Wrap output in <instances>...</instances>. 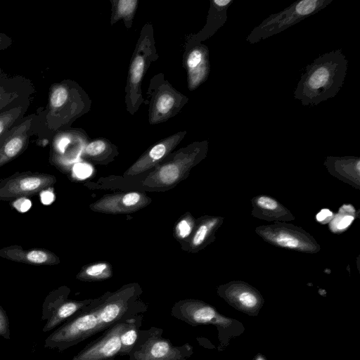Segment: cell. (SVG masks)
Instances as JSON below:
<instances>
[{
  "instance_id": "1",
  "label": "cell",
  "mask_w": 360,
  "mask_h": 360,
  "mask_svg": "<svg viewBox=\"0 0 360 360\" xmlns=\"http://www.w3.org/2000/svg\"><path fill=\"white\" fill-rule=\"evenodd\" d=\"M348 60L340 49L330 51L309 64L293 96L303 105L313 106L335 97L343 86Z\"/></svg>"
},
{
  "instance_id": "2",
  "label": "cell",
  "mask_w": 360,
  "mask_h": 360,
  "mask_svg": "<svg viewBox=\"0 0 360 360\" xmlns=\"http://www.w3.org/2000/svg\"><path fill=\"white\" fill-rule=\"evenodd\" d=\"M171 314L193 326H216L219 350L224 349L230 340L242 334L245 329L240 321L219 314L214 307L198 300L186 299L177 302L172 308Z\"/></svg>"
},
{
  "instance_id": "3",
  "label": "cell",
  "mask_w": 360,
  "mask_h": 360,
  "mask_svg": "<svg viewBox=\"0 0 360 360\" xmlns=\"http://www.w3.org/2000/svg\"><path fill=\"white\" fill-rule=\"evenodd\" d=\"M100 297L71 316L56 328L44 340V347L63 352L99 332L96 307Z\"/></svg>"
},
{
  "instance_id": "4",
  "label": "cell",
  "mask_w": 360,
  "mask_h": 360,
  "mask_svg": "<svg viewBox=\"0 0 360 360\" xmlns=\"http://www.w3.org/2000/svg\"><path fill=\"white\" fill-rule=\"evenodd\" d=\"M333 0L296 1L283 11L273 13L255 27L246 37L251 44L278 34L319 13Z\"/></svg>"
},
{
  "instance_id": "5",
  "label": "cell",
  "mask_w": 360,
  "mask_h": 360,
  "mask_svg": "<svg viewBox=\"0 0 360 360\" xmlns=\"http://www.w3.org/2000/svg\"><path fill=\"white\" fill-rule=\"evenodd\" d=\"M139 292V289L132 285L101 297L96 309L99 332L146 311L147 305L138 300Z\"/></svg>"
},
{
  "instance_id": "6",
  "label": "cell",
  "mask_w": 360,
  "mask_h": 360,
  "mask_svg": "<svg viewBox=\"0 0 360 360\" xmlns=\"http://www.w3.org/2000/svg\"><path fill=\"white\" fill-rule=\"evenodd\" d=\"M162 333L163 330L155 326L140 329L128 355L129 360H188L193 354V348L190 344L175 346Z\"/></svg>"
},
{
  "instance_id": "7",
  "label": "cell",
  "mask_w": 360,
  "mask_h": 360,
  "mask_svg": "<svg viewBox=\"0 0 360 360\" xmlns=\"http://www.w3.org/2000/svg\"><path fill=\"white\" fill-rule=\"evenodd\" d=\"M68 292L65 290H58L51 292L42 305L41 318L46 321L43 326L44 333L49 332L71 316L89 305L93 299L72 300L68 299Z\"/></svg>"
},
{
  "instance_id": "8",
  "label": "cell",
  "mask_w": 360,
  "mask_h": 360,
  "mask_svg": "<svg viewBox=\"0 0 360 360\" xmlns=\"http://www.w3.org/2000/svg\"><path fill=\"white\" fill-rule=\"evenodd\" d=\"M128 319L118 322L105 330L101 336L77 353L71 360H115L120 356L121 350L120 335Z\"/></svg>"
},
{
  "instance_id": "9",
  "label": "cell",
  "mask_w": 360,
  "mask_h": 360,
  "mask_svg": "<svg viewBox=\"0 0 360 360\" xmlns=\"http://www.w3.org/2000/svg\"><path fill=\"white\" fill-rule=\"evenodd\" d=\"M56 182L53 176L25 173L5 179L0 183V200H9L32 195L47 189Z\"/></svg>"
},
{
  "instance_id": "10",
  "label": "cell",
  "mask_w": 360,
  "mask_h": 360,
  "mask_svg": "<svg viewBox=\"0 0 360 360\" xmlns=\"http://www.w3.org/2000/svg\"><path fill=\"white\" fill-rule=\"evenodd\" d=\"M37 118L30 115L0 139V167L17 158L27 147Z\"/></svg>"
},
{
  "instance_id": "11",
  "label": "cell",
  "mask_w": 360,
  "mask_h": 360,
  "mask_svg": "<svg viewBox=\"0 0 360 360\" xmlns=\"http://www.w3.org/2000/svg\"><path fill=\"white\" fill-rule=\"evenodd\" d=\"M219 295L236 309L250 316L258 315L264 304L260 293L249 285L234 282L219 288Z\"/></svg>"
},
{
  "instance_id": "12",
  "label": "cell",
  "mask_w": 360,
  "mask_h": 360,
  "mask_svg": "<svg viewBox=\"0 0 360 360\" xmlns=\"http://www.w3.org/2000/svg\"><path fill=\"white\" fill-rule=\"evenodd\" d=\"M207 148V142H202L198 146L193 152L182 160L169 162L161 167L155 174L152 179L158 185H172L179 181L183 172L194 162L196 157Z\"/></svg>"
},
{
  "instance_id": "13",
  "label": "cell",
  "mask_w": 360,
  "mask_h": 360,
  "mask_svg": "<svg viewBox=\"0 0 360 360\" xmlns=\"http://www.w3.org/2000/svg\"><path fill=\"white\" fill-rule=\"evenodd\" d=\"M184 134H176L155 145L129 169L127 174L134 175L153 167L178 144Z\"/></svg>"
},
{
  "instance_id": "14",
  "label": "cell",
  "mask_w": 360,
  "mask_h": 360,
  "mask_svg": "<svg viewBox=\"0 0 360 360\" xmlns=\"http://www.w3.org/2000/svg\"><path fill=\"white\" fill-rule=\"evenodd\" d=\"M0 255L12 261L31 264H56L58 259L53 252L43 249L24 250L18 246H11L0 250Z\"/></svg>"
},
{
  "instance_id": "15",
  "label": "cell",
  "mask_w": 360,
  "mask_h": 360,
  "mask_svg": "<svg viewBox=\"0 0 360 360\" xmlns=\"http://www.w3.org/2000/svg\"><path fill=\"white\" fill-rule=\"evenodd\" d=\"M187 65L189 69L190 85L195 88L206 79L209 74L207 48L200 46L193 49L188 56Z\"/></svg>"
},
{
  "instance_id": "16",
  "label": "cell",
  "mask_w": 360,
  "mask_h": 360,
  "mask_svg": "<svg viewBox=\"0 0 360 360\" xmlns=\"http://www.w3.org/2000/svg\"><path fill=\"white\" fill-rule=\"evenodd\" d=\"M234 0H212L207 16V22L198 34L200 40L213 35L227 20V10Z\"/></svg>"
},
{
  "instance_id": "17",
  "label": "cell",
  "mask_w": 360,
  "mask_h": 360,
  "mask_svg": "<svg viewBox=\"0 0 360 360\" xmlns=\"http://www.w3.org/2000/svg\"><path fill=\"white\" fill-rule=\"evenodd\" d=\"M266 238L276 245L285 248L297 250H310V243L302 234L285 229H271L264 234Z\"/></svg>"
},
{
  "instance_id": "18",
  "label": "cell",
  "mask_w": 360,
  "mask_h": 360,
  "mask_svg": "<svg viewBox=\"0 0 360 360\" xmlns=\"http://www.w3.org/2000/svg\"><path fill=\"white\" fill-rule=\"evenodd\" d=\"M143 314H140L127 320L120 335L121 350L120 356L129 355L134 347L142 325Z\"/></svg>"
},
{
  "instance_id": "19",
  "label": "cell",
  "mask_w": 360,
  "mask_h": 360,
  "mask_svg": "<svg viewBox=\"0 0 360 360\" xmlns=\"http://www.w3.org/2000/svg\"><path fill=\"white\" fill-rule=\"evenodd\" d=\"M28 101L27 98L0 112V139L23 120Z\"/></svg>"
},
{
  "instance_id": "20",
  "label": "cell",
  "mask_w": 360,
  "mask_h": 360,
  "mask_svg": "<svg viewBox=\"0 0 360 360\" xmlns=\"http://www.w3.org/2000/svg\"><path fill=\"white\" fill-rule=\"evenodd\" d=\"M13 81L0 79V112L28 98H22V90Z\"/></svg>"
},
{
  "instance_id": "21",
  "label": "cell",
  "mask_w": 360,
  "mask_h": 360,
  "mask_svg": "<svg viewBox=\"0 0 360 360\" xmlns=\"http://www.w3.org/2000/svg\"><path fill=\"white\" fill-rule=\"evenodd\" d=\"M354 209L351 205H343L339 213L331 220L330 228L333 232L347 229L354 219Z\"/></svg>"
},
{
  "instance_id": "22",
  "label": "cell",
  "mask_w": 360,
  "mask_h": 360,
  "mask_svg": "<svg viewBox=\"0 0 360 360\" xmlns=\"http://www.w3.org/2000/svg\"><path fill=\"white\" fill-rule=\"evenodd\" d=\"M108 266L105 263H98L88 266L82 271L78 278L81 280L92 281L106 278L110 276L107 270Z\"/></svg>"
},
{
  "instance_id": "23",
  "label": "cell",
  "mask_w": 360,
  "mask_h": 360,
  "mask_svg": "<svg viewBox=\"0 0 360 360\" xmlns=\"http://www.w3.org/2000/svg\"><path fill=\"white\" fill-rule=\"evenodd\" d=\"M144 68V58L139 54L136 55L133 60L130 69L129 79L131 85L136 86L139 84L143 75Z\"/></svg>"
},
{
  "instance_id": "24",
  "label": "cell",
  "mask_w": 360,
  "mask_h": 360,
  "mask_svg": "<svg viewBox=\"0 0 360 360\" xmlns=\"http://www.w3.org/2000/svg\"><path fill=\"white\" fill-rule=\"evenodd\" d=\"M174 103L175 99L172 94L163 93L156 99L155 104L156 112L165 115L170 112Z\"/></svg>"
},
{
  "instance_id": "25",
  "label": "cell",
  "mask_w": 360,
  "mask_h": 360,
  "mask_svg": "<svg viewBox=\"0 0 360 360\" xmlns=\"http://www.w3.org/2000/svg\"><path fill=\"white\" fill-rule=\"evenodd\" d=\"M138 1L136 0H121L117 1V19L120 17H127L134 11Z\"/></svg>"
},
{
  "instance_id": "26",
  "label": "cell",
  "mask_w": 360,
  "mask_h": 360,
  "mask_svg": "<svg viewBox=\"0 0 360 360\" xmlns=\"http://www.w3.org/2000/svg\"><path fill=\"white\" fill-rule=\"evenodd\" d=\"M256 205L263 210L272 212H275V210H278L279 207V205L276 200L266 195L258 197L256 200Z\"/></svg>"
},
{
  "instance_id": "27",
  "label": "cell",
  "mask_w": 360,
  "mask_h": 360,
  "mask_svg": "<svg viewBox=\"0 0 360 360\" xmlns=\"http://www.w3.org/2000/svg\"><path fill=\"white\" fill-rule=\"evenodd\" d=\"M0 338L6 340L11 338V330L8 317L6 311L0 305Z\"/></svg>"
},
{
  "instance_id": "28",
  "label": "cell",
  "mask_w": 360,
  "mask_h": 360,
  "mask_svg": "<svg viewBox=\"0 0 360 360\" xmlns=\"http://www.w3.org/2000/svg\"><path fill=\"white\" fill-rule=\"evenodd\" d=\"M214 224V222L212 221L209 224H202L199 226L193 238L192 243L194 246L200 245L205 241L209 233L210 228H212Z\"/></svg>"
},
{
  "instance_id": "29",
  "label": "cell",
  "mask_w": 360,
  "mask_h": 360,
  "mask_svg": "<svg viewBox=\"0 0 360 360\" xmlns=\"http://www.w3.org/2000/svg\"><path fill=\"white\" fill-rule=\"evenodd\" d=\"M106 148L103 141L97 140L89 143L85 149L86 153L91 156H96L102 153Z\"/></svg>"
},
{
  "instance_id": "30",
  "label": "cell",
  "mask_w": 360,
  "mask_h": 360,
  "mask_svg": "<svg viewBox=\"0 0 360 360\" xmlns=\"http://www.w3.org/2000/svg\"><path fill=\"white\" fill-rule=\"evenodd\" d=\"M13 207L20 212H26L31 206V201L26 197L16 198L12 204Z\"/></svg>"
},
{
  "instance_id": "31",
  "label": "cell",
  "mask_w": 360,
  "mask_h": 360,
  "mask_svg": "<svg viewBox=\"0 0 360 360\" xmlns=\"http://www.w3.org/2000/svg\"><path fill=\"white\" fill-rule=\"evenodd\" d=\"M333 217V212L328 209H323L316 214V220L322 224L330 221Z\"/></svg>"
},
{
  "instance_id": "32",
  "label": "cell",
  "mask_w": 360,
  "mask_h": 360,
  "mask_svg": "<svg viewBox=\"0 0 360 360\" xmlns=\"http://www.w3.org/2000/svg\"><path fill=\"white\" fill-rule=\"evenodd\" d=\"M75 172L77 176L85 178L91 174V169L87 165L78 164L75 167Z\"/></svg>"
},
{
  "instance_id": "33",
  "label": "cell",
  "mask_w": 360,
  "mask_h": 360,
  "mask_svg": "<svg viewBox=\"0 0 360 360\" xmlns=\"http://www.w3.org/2000/svg\"><path fill=\"white\" fill-rule=\"evenodd\" d=\"M177 229H178L179 235L181 238H186V236H188L190 234L191 231V227L187 221L182 220L179 223Z\"/></svg>"
},
{
  "instance_id": "34",
  "label": "cell",
  "mask_w": 360,
  "mask_h": 360,
  "mask_svg": "<svg viewBox=\"0 0 360 360\" xmlns=\"http://www.w3.org/2000/svg\"><path fill=\"white\" fill-rule=\"evenodd\" d=\"M40 198L44 205H48L53 202L55 196L53 193L47 188L40 192Z\"/></svg>"
},
{
  "instance_id": "35",
  "label": "cell",
  "mask_w": 360,
  "mask_h": 360,
  "mask_svg": "<svg viewBox=\"0 0 360 360\" xmlns=\"http://www.w3.org/2000/svg\"><path fill=\"white\" fill-rule=\"evenodd\" d=\"M13 44V39L6 34L0 32V51L7 49Z\"/></svg>"
},
{
  "instance_id": "36",
  "label": "cell",
  "mask_w": 360,
  "mask_h": 360,
  "mask_svg": "<svg viewBox=\"0 0 360 360\" xmlns=\"http://www.w3.org/2000/svg\"><path fill=\"white\" fill-rule=\"evenodd\" d=\"M252 360H267V359L261 353H258Z\"/></svg>"
}]
</instances>
